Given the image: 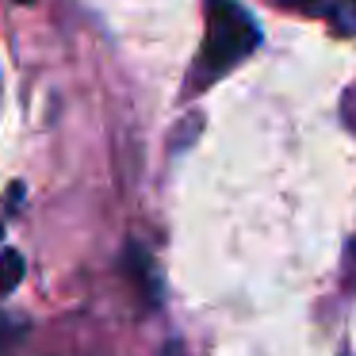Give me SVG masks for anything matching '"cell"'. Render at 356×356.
<instances>
[{"mask_svg": "<svg viewBox=\"0 0 356 356\" xmlns=\"http://www.w3.org/2000/svg\"><path fill=\"white\" fill-rule=\"evenodd\" d=\"M261 47V27L238 0H207V39L200 54V77L215 81Z\"/></svg>", "mask_w": 356, "mask_h": 356, "instance_id": "obj_1", "label": "cell"}, {"mask_svg": "<svg viewBox=\"0 0 356 356\" xmlns=\"http://www.w3.org/2000/svg\"><path fill=\"white\" fill-rule=\"evenodd\" d=\"M12 341H16V325H12L8 318L0 314V356H4V348H8Z\"/></svg>", "mask_w": 356, "mask_h": 356, "instance_id": "obj_4", "label": "cell"}, {"mask_svg": "<svg viewBox=\"0 0 356 356\" xmlns=\"http://www.w3.org/2000/svg\"><path fill=\"white\" fill-rule=\"evenodd\" d=\"M19 4H31V0H19Z\"/></svg>", "mask_w": 356, "mask_h": 356, "instance_id": "obj_5", "label": "cell"}, {"mask_svg": "<svg viewBox=\"0 0 356 356\" xmlns=\"http://www.w3.org/2000/svg\"><path fill=\"white\" fill-rule=\"evenodd\" d=\"M19 280H24V257H19L16 249H8L4 261H0V291H12Z\"/></svg>", "mask_w": 356, "mask_h": 356, "instance_id": "obj_3", "label": "cell"}, {"mask_svg": "<svg viewBox=\"0 0 356 356\" xmlns=\"http://www.w3.org/2000/svg\"><path fill=\"white\" fill-rule=\"evenodd\" d=\"M310 16H325L337 31H356V0H287Z\"/></svg>", "mask_w": 356, "mask_h": 356, "instance_id": "obj_2", "label": "cell"}]
</instances>
